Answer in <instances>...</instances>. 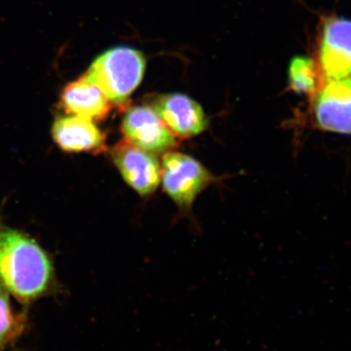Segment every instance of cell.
<instances>
[{
  "label": "cell",
  "instance_id": "cell-1",
  "mask_svg": "<svg viewBox=\"0 0 351 351\" xmlns=\"http://www.w3.org/2000/svg\"><path fill=\"white\" fill-rule=\"evenodd\" d=\"M0 284L22 306L57 290L54 265L29 235L0 223Z\"/></svg>",
  "mask_w": 351,
  "mask_h": 351
},
{
  "label": "cell",
  "instance_id": "cell-2",
  "mask_svg": "<svg viewBox=\"0 0 351 351\" xmlns=\"http://www.w3.org/2000/svg\"><path fill=\"white\" fill-rule=\"evenodd\" d=\"M147 61L140 51L114 47L97 57L87 75L110 103L124 107L144 77Z\"/></svg>",
  "mask_w": 351,
  "mask_h": 351
},
{
  "label": "cell",
  "instance_id": "cell-3",
  "mask_svg": "<svg viewBox=\"0 0 351 351\" xmlns=\"http://www.w3.org/2000/svg\"><path fill=\"white\" fill-rule=\"evenodd\" d=\"M212 175L193 157L168 152L161 165V180L165 193L178 206L189 208L212 182Z\"/></svg>",
  "mask_w": 351,
  "mask_h": 351
},
{
  "label": "cell",
  "instance_id": "cell-4",
  "mask_svg": "<svg viewBox=\"0 0 351 351\" xmlns=\"http://www.w3.org/2000/svg\"><path fill=\"white\" fill-rule=\"evenodd\" d=\"M317 64L325 82L351 77V20L334 16L324 21Z\"/></svg>",
  "mask_w": 351,
  "mask_h": 351
},
{
  "label": "cell",
  "instance_id": "cell-5",
  "mask_svg": "<svg viewBox=\"0 0 351 351\" xmlns=\"http://www.w3.org/2000/svg\"><path fill=\"white\" fill-rule=\"evenodd\" d=\"M110 158L124 181L142 196L152 195L161 182V165L154 154L122 140L110 149Z\"/></svg>",
  "mask_w": 351,
  "mask_h": 351
},
{
  "label": "cell",
  "instance_id": "cell-6",
  "mask_svg": "<svg viewBox=\"0 0 351 351\" xmlns=\"http://www.w3.org/2000/svg\"><path fill=\"white\" fill-rule=\"evenodd\" d=\"M121 130L125 140L151 154H166L178 145L177 138L149 106H137L127 110L122 119Z\"/></svg>",
  "mask_w": 351,
  "mask_h": 351
},
{
  "label": "cell",
  "instance_id": "cell-7",
  "mask_svg": "<svg viewBox=\"0 0 351 351\" xmlns=\"http://www.w3.org/2000/svg\"><path fill=\"white\" fill-rule=\"evenodd\" d=\"M311 100L320 129L351 136V77L327 80Z\"/></svg>",
  "mask_w": 351,
  "mask_h": 351
},
{
  "label": "cell",
  "instance_id": "cell-8",
  "mask_svg": "<svg viewBox=\"0 0 351 351\" xmlns=\"http://www.w3.org/2000/svg\"><path fill=\"white\" fill-rule=\"evenodd\" d=\"M163 123L176 138H191L206 130L208 120L202 107L184 94L159 96L152 103Z\"/></svg>",
  "mask_w": 351,
  "mask_h": 351
},
{
  "label": "cell",
  "instance_id": "cell-9",
  "mask_svg": "<svg viewBox=\"0 0 351 351\" xmlns=\"http://www.w3.org/2000/svg\"><path fill=\"white\" fill-rule=\"evenodd\" d=\"M52 137L62 151L99 154L107 149L104 132L93 120L69 115L55 120Z\"/></svg>",
  "mask_w": 351,
  "mask_h": 351
},
{
  "label": "cell",
  "instance_id": "cell-10",
  "mask_svg": "<svg viewBox=\"0 0 351 351\" xmlns=\"http://www.w3.org/2000/svg\"><path fill=\"white\" fill-rule=\"evenodd\" d=\"M110 104L87 73L69 83L60 97V105L68 114L93 121H101L108 117L112 110Z\"/></svg>",
  "mask_w": 351,
  "mask_h": 351
},
{
  "label": "cell",
  "instance_id": "cell-11",
  "mask_svg": "<svg viewBox=\"0 0 351 351\" xmlns=\"http://www.w3.org/2000/svg\"><path fill=\"white\" fill-rule=\"evenodd\" d=\"M27 308L16 311L11 302L10 294L0 284V351H8L29 329Z\"/></svg>",
  "mask_w": 351,
  "mask_h": 351
},
{
  "label": "cell",
  "instance_id": "cell-12",
  "mask_svg": "<svg viewBox=\"0 0 351 351\" xmlns=\"http://www.w3.org/2000/svg\"><path fill=\"white\" fill-rule=\"evenodd\" d=\"M318 64L311 58L297 56L289 66V85L297 94H304L313 99L324 84Z\"/></svg>",
  "mask_w": 351,
  "mask_h": 351
}]
</instances>
